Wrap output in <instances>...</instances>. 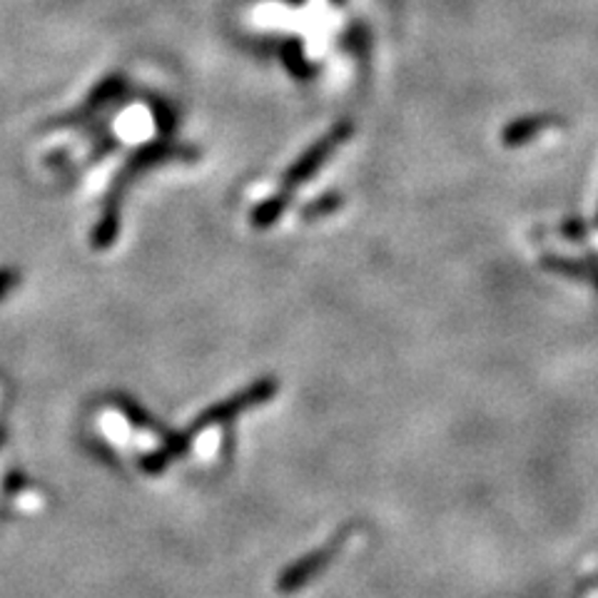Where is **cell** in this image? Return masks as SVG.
I'll return each instance as SVG.
<instances>
[{
	"label": "cell",
	"mask_w": 598,
	"mask_h": 598,
	"mask_svg": "<svg viewBox=\"0 0 598 598\" xmlns=\"http://www.w3.org/2000/svg\"><path fill=\"white\" fill-rule=\"evenodd\" d=\"M564 234L571 240H578V238H584V234H586V228L578 220H571V222L564 225Z\"/></svg>",
	"instance_id": "obj_6"
},
{
	"label": "cell",
	"mask_w": 598,
	"mask_h": 598,
	"mask_svg": "<svg viewBox=\"0 0 598 598\" xmlns=\"http://www.w3.org/2000/svg\"><path fill=\"white\" fill-rule=\"evenodd\" d=\"M334 3H342V0H334Z\"/></svg>",
	"instance_id": "obj_7"
},
{
	"label": "cell",
	"mask_w": 598,
	"mask_h": 598,
	"mask_svg": "<svg viewBox=\"0 0 598 598\" xmlns=\"http://www.w3.org/2000/svg\"><path fill=\"white\" fill-rule=\"evenodd\" d=\"M541 265L543 269L554 272V275L584 279V283L594 285L598 289V265H594V262H582V260H571L561 255H543Z\"/></svg>",
	"instance_id": "obj_4"
},
{
	"label": "cell",
	"mask_w": 598,
	"mask_h": 598,
	"mask_svg": "<svg viewBox=\"0 0 598 598\" xmlns=\"http://www.w3.org/2000/svg\"><path fill=\"white\" fill-rule=\"evenodd\" d=\"M340 205H342V197L340 195H327V197L317 199L314 205L307 207L304 217H307V220H314V217H322V215H327V212H334Z\"/></svg>",
	"instance_id": "obj_5"
},
{
	"label": "cell",
	"mask_w": 598,
	"mask_h": 598,
	"mask_svg": "<svg viewBox=\"0 0 598 598\" xmlns=\"http://www.w3.org/2000/svg\"><path fill=\"white\" fill-rule=\"evenodd\" d=\"M344 537H347V533H340V537H334L324 549L312 551L310 556L299 559L295 566H289L283 578H279V588H283V591H297V588L310 584L317 574H322V571L332 564L334 554H337V549L344 543Z\"/></svg>",
	"instance_id": "obj_2"
},
{
	"label": "cell",
	"mask_w": 598,
	"mask_h": 598,
	"mask_svg": "<svg viewBox=\"0 0 598 598\" xmlns=\"http://www.w3.org/2000/svg\"><path fill=\"white\" fill-rule=\"evenodd\" d=\"M554 125H559V117L549 115V113L519 117V120L506 125L504 133H502V140H504L506 148H521V145L531 142L539 133L554 128Z\"/></svg>",
	"instance_id": "obj_3"
},
{
	"label": "cell",
	"mask_w": 598,
	"mask_h": 598,
	"mask_svg": "<svg viewBox=\"0 0 598 598\" xmlns=\"http://www.w3.org/2000/svg\"><path fill=\"white\" fill-rule=\"evenodd\" d=\"M352 125L349 123H340L334 125V128L324 135L320 142H314L310 150L304 152L302 158L297 160V165L287 172V185H302L310 180L317 170L324 165V160H327L334 150L340 148V145L349 138Z\"/></svg>",
	"instance_id": "obj_1"
}]
</instances>
